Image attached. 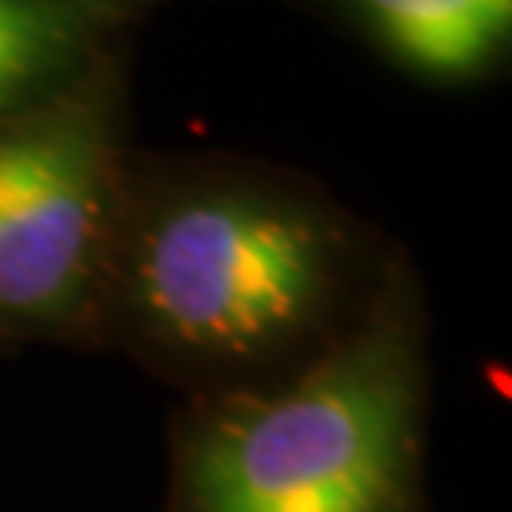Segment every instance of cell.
<instances>
[{
	"mask_svg": "<svg viewBox=\"0 0 512 512\" xmlns=\"http://www.w3.org/2000/svg\"><path fill=\"white\" fill-rule=\"evenodd\" d=\"M387 262L293 171L129 152L95 319L179 361L258 365L353 327Z\"/></svg>",
	"mask_w": 512,
	"mask_h": 512,
	"instance_id": "cell-1",
	"label": "cell"
},
{
	"mask_svg": "<svg viewBox=\"0 0 512 512\" xmlns=\"http://www.w3.org/2000/svg\"><path fill=\"white\" fill-rule=\"evenodd\" d=\"M421 414V311L391 258L365 315L289 387L236 399L186 448V512H406Z\"/></svg>",
	"mask_w": 512,
	"mask_h": 512,
	"instance_id": "cell-2",
	"label": "cell"
},
{
	"mask_svg": "<svg viewBox=\"0 0 512 512\" xmlns=\"http://www.w3.org/2000/svg\"><path fill=\"white\" fill-rule=\"evenodd\" d=\"M133 46L50 103L0 118V334L95 319L133 152Z\"/></svg>",
	"mask_w": 512,
	"mask_h": 512,
	"instance_id": "cell-3",
	"label": "cell"
},
{
	"mask_svg": "<svg viewBox=\"0 0 512 512\" xmlns=\"http://www.w3.org/2000/svg\"><path fill=\"white\" fill-rule=\"evenodd\" d=\"M349 38L425 92L467 95L512 73V0H270Z\"/></svg>",
	"mask_w": 512,
	"mask_h": 512,
	"instance_id": "cell-4",
	"label": "cell"
},
{
	"mask_svg": "<svg viewBox=\"0 0 512 512\" xmlns=\"http://www.w3.org/2000/svg\"><path fill=\"white\" fill-rule=\"evenodd\" d=\"M179 4L202 0H0V118L76 88Z\"/></svg>",
	"mask_w": 512,
	"mask_h": 512,
	"instance_id": "cell-5",
	"label": "cell"
}]
</instances>
